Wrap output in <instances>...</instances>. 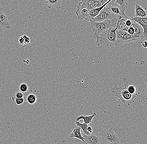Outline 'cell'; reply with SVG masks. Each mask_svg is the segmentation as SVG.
Instances as JSON below:
<instances>
[{
	"label": "cell",
	"instance_id": "cell-15",
	"mask_svg": "<svg viewBox=\"0 0 147 144\" xmlns=\"http://www.w3.org/2000/svg\"><path fill=\"white\" fill-rule=\"evenodd\" d=\"M96 115V113H94L92 115H88V116H84V115H80L76 117V121H79L80 120H83L84 122V123L86 124H89L92 122L93 119L94 117H95Z\"/></svg>",
	"mask_w": 147,
	"mask_h": 144
},
{
	"label": "cell",
	"instance_id": "cell-18",
	"mask_svg": "<svg viewBox=\"0 0 147 144\" xmlns=\"http://www.w3.org/2000/svg\"><path fill=\"white\" fill-rule=\"evenodd\" d=\"M134 41H135V40L133 37L126 31L125 35L123 37V38L119 41L117 46L125 44V43Z\"/></svg>",
	"mask_w": 147,
	"mask_h": 144
},
{
	"label": "cell",
	"instance_id": "cell-27",
	"mask_svg": "<svg viewBox=\"0 0 147 144\" xmlns=\"http://www.w3.org/2000/svg\"><path fill=\"white\" fill-rule=\"evenodd\" d=\"M23 36L24 37V39L25 44H29L30 42L29 37L26 35H24Z\"/></svg>",
	"mask_w": 147,
	"mask_h": 144
},
{
	"label": "cell",
	"instance_id": "cell-13",
	"mask_svg": "<svg viewBox=\"0 0 147 144\" xmlns=\"http://www.w3.org/2000/svg\"><path fill=\"white\" fill-rule=\"evenodd\" d=\"M81 129L80 127L78 126L74 127L72 132L70 134L69 137L71 138H77L84 143V137L81 133Z\"/></svg>",
	"mask_w": 147,
	"mask_h": 144
},
{
	"label": "cell",
	"instance_id": "cell-14",
	"mask_svg": "<svg viewBox=\"0 0 147 144\" xmlns=\"http://www.w3.org/2000/svg\"><path fill=\"white\" fill-rule=\"evenodd\" d=\"M135 17H146L147 12L146 8L144 9L139 4H136L135 8Z\"/></svg>",
	"mask_w": 147,
	"mask_h": 144
},
{
	"label": "cell",
	"instance_id": "cell-25",
	"mask_svg": "<svg viewBox=\"0 0 147 144\" xmlns=\"http://www.w3.org/2000/svg\"><path fill=\"white\" fill-rule=\"evenodd\" d=\"M24 98H16L15 102L16 103V104L17 105H19L24 103Z\"/></svg>",
	"mask_w": 147,
	"mask_h": 144
},
{
	"label": "cell",
	"instance_id": "cell-22",
	"mask_svg": "<svg viewBox=\"0 0 147 144\" xmlns=\"http://www.w3.org/2000/svg\"><path fill=\"white\" fill-rule=\"evenodd\" d=\"M26 100H27L28 103L30 104H34L36 102V96L33 94H29L28 95Z\"/></svg>",
	"mask_w": 147,
	"mask_h": 144
},
{
	"label": "cell",
	"instance_id": "cell-30",
	"mask_svg": "<svg viewBox=\"0 0 147 144\" xmlns=\"http://www.w3.org/2000/svg\"><path fill=\"white\" fill-rule=\"evenodd\" d=\"M87 131L88 133H90L92 134L93 132V130L91 127L88 125V127H87Z\"/></svg>",
	"mask_w": 147,
	"mask_h": 144
},
{
	"label": "cell",
	"instance_id": "cell-8",
	"mask_svg": "<svg viewBox=\"0 0 147 144\" xmlns=\"http://www.w3.org/2000/svg\"><path fill=\"white\" fill-rule=\"evenodd\" d=\"M115 0H113L106 5L112 14L115 17H117L119 15H126L122 10L120 6L118 4L115 3Z\"/></svg>",
	"mask_w": 147,
	"mask_h": 144
},
{
	"label": "cell",
	"instance_id": "cell-19",
	"mask_svg": "<svg viewBox=\"0 0 147 144\" xmlns=\"http://www.w3.org/2000/svg\"><path fill=\"white\" fill-rule=\"evenodd\" d=\"M128 18V16H126L118 20V22H117V30H123L124 28L127 27L125 21L126 19Z\"/></svg>",
	"mask_w": 147,
	"mask_h": 144
},
{
	"label": "cell",
	"instance_id": "cell-29",
	"mask_svg": "<svg viewBox=\"0 0 147 144\" xmlns=\"http://www.w3.org/2000/svg\"><path fill=\"white\" fill-rule=\"evenodd\" d=\"M18 42L20 43V44L22 45H25L24 39L23 36H21L19 38V39H18Z\"/></svg>",
	"mask_w": 147,
	"mask_h": 144
},
{
	"label": "cell",
	"instance_id": "cell-20",
	"mask_svg": "<svg viewBox=\"0 0 147 144\" xmlns=\"http://www.w3.org/2000/svg\"><path fill=\"white\" fill-rule=\"evenodd\" d=\"M75 123L77 126L79 127H80L81 129H82L84 135H89L91 134L90 133L87 132V128L88 126V125L84 123H80L79 121H75Z\"/></svg>",
	"mask_w": 147,
	"mask_h": 144
},
{
	"label": "cell",
	"instance_id": "cell-12",
	"mask_svg": "<svg viewBox=\"0 0 147 144\" xmlns=\"http://www.w3.org/2000/svg\"><path fill=\"white\" fill-rule=\"evenodd\" d=\"M81 2L90 10L96 9L102 5V3L97 0H81Z\"/></svg>",
	"mask_w": 147,
	"mask_h": 144
},
{
	"label": "cell",
	"instance_id": "cell-6",
	"mask_svg": "<svg viewBox=\"0 0 147 144\" xmlns=\"http://www.w3.org/2000/svg\"><path fill=\"white\" fill-rule=\"evenodd\" d=\"M114 18L115 16L111 13L107 6H106L101 10L97 16L95 18L91 19L94 21L100 22L106 20H112Z\"/></svg>",
	"mask_w": 147,
	"mask_h": 144
},
{
	"label": "cell",
	"instance_id": "cell-16",
	"mask_svg": "<svg viewBox=\"0 0 147 144\" xmlns=\"http://www.w3.org/2000/svg\"><path fill=\"white\" fill-rule=\"evenodd\" d=\"M112 1L113 0H109L106 3L102 5L100 7H98V8H96V9L90 10V18H92H92H95L96 16L98 15V14L100 13L101 10L103 9L107 4H109L110 2Z\"/></svg>",
	"mask_w": 147,
	"mask_h": 144
},
{
	"label": "cell",
	"instance_id": "cell-10",
	"mask_svg": "<svg viewBox=\"0 0 147 144\" xmlns=\"http://www.w3.org/2000/svg\"><path fill=\"white\" fill-rule=\"evenodd\" d=\"M135 29V33L134 35H132L134 38L135 41H138L139 39L144 38V33H143V29L140 25L137 23L133 21L132 25Z\"/></svg>",
	"mask_w": 147,
	"mask_h": 144
},
{
	"label": "cell",
	"instance_id": "cell-17",
	"mask_svg": "<svg viewBox=\"0 0 147 144\" xmlns=\"http://www.w3.org/2000/svg\"><path fill=\"white\" fill-rule=\"evenodd\" d=\"M61 0H46L45 3L50 8H54L58 9L61 8Z\"/></svg>",
	"mask_w": 147,
	"mask_h": 144
},
{
	"label": "cell",
	"instance_id": "cell-4",
	"mask_svg": "<svg viewBox=\"0 0 147 144\" xmlns=\"http://www.w3.org/2000/svg\"><path fill=\"white\" fill-rule=\"evenodd\" d=\"M103 144H119L121 140V135L113 127L105 129L101 134Z\"/></svg>",
	"mask_w": 147,
	"mask_h": 144
},
{
	"label": "cell",
	"instance_id": "cell-9",
	"mask_svg": "<svg viewBox=\"0 0 147 144\" xmlns=\"http://www.w3.org/2000/svg\"><path fill=\"white\" fill-rule=\"evenodd\" d=\"M11 25L8 21L5 10L2 8L0 13V28L11 29Z\"/></svg>",
	"mask_w": 147,
	"mask_h": 144
},
{
	"label": "cell",
	"instance_id": "cell-31",
	"mask_svg": "<svg viewBox=\"0 0 147 144\" xmlns=\"http://www.w3.org/2000/svg\"><path fill=\"white\" fill-rule=\"evenodd\" d=\"M142 46L143 47L145 48H146L147 47V41H144L143 43H142Z\"/></svg>",
	"mask_w": 147,
	"mask_h": 144
},
{
	"label": "cell",
	"instance_id": "cell-2",
	"mask_svg": "<svg viewBox=\"0 0 147 144\" xmlns=\"http://www.w3.org/2000/svg\"><path fill=\"white\" fill-rule=\"evenodd\" d=\"M123 80L124 87H118L115 85L113 89V92L114 93L115 96L117 98V100L123 102L124 105L130 106L134 102L136 95H132L127 90V87L129 86L128 80L124 78Z\"/></svg>",
	"mask_w": 147,
	"mask_h": 144
},
{
	"label": "cell",
	"instance_id": "cell-24",
	"mask_svg": "<svg viewBox=\"0 0 147 144\" xmlns=\"http://www.w3.org/2000/svg\"><path fill=\"white\" fill-rule=\"evenodd\" d=\"M19 89L22 92H26L28 90V86L25 83H22L19 86Z\"/></svg>",
	"mask_w": 147,
	"mask_h": 144
},
{
	"label": "cell",
	"instance_id": "cell-1",
	"mask_svg": "<svg viewBox=\"0 0 147 144\" xmlns=\"http://www.w3.org/2000/svg\"><path fill=\"white\" fill-rule=\"evenodd\" d=\"M117 26L115 27H110L107 29L100 34L99 35H94V38L96 40V45L105 46L108 48L115 46L116 41V31L117 30Z\"/></svg>",
	"mask_w": 147,
	"mask_h": 144
},
{
	"label": "cell",
	"instance_id": "cell-23",
	"mask_svg": "<svg viewBox=\"0 0 147 144\" xmlns=\"http://www.w3.org/2000/svg\"><path fill=\"white\" fill-rule=\"evenodd\" d=\"M127 90L132 95H136L137 90L136 86L134 85H130V86L129 85L127 87Z\"/></svg>",
	"mask_w": 147,
	"mask_h": 144
},
{
	"label": "cell",
	"instance_id": "cell-26",
	"mask_svg": "<svg viewBox=\"0 0 147 144\" xmlns=\"http://www.w3.org/2000/svg\"><path fill=\"white\" fill-rule=\"evenodd\" d=\"M133 21L131 20V18H129L126 19L125 21L126 25L127 27H129L131 26L133 23Z\"/></svg>",
	"mask_w": 147,
	"mask_h": 144
},
{
	"label": "cell",
	"instance_id": "cell-21",
	"mask_svg": "<svg viewBox=\"0 0 147 144\" xmlns=\"http://www.w3.org/2000/svg\"><path fill=\"white\" fill-rule=\"evenodd\" d=\"M115 3L119 5L124 12H125L128 5L127 0H115Z\"/></svg>",
	"mask_w": 147,
	"mask_h": 144
},
{
	"label": "cell",
	"instance_id": "cell-7",
	"mask_svg": "<svg viewBox=\"0 0 147 144\" xmlns=\"http://www.w3.org/2000/svg\"><path fill=\"white\" fill-rule=\"evenodd\" d=\"M85 144H103L101 135L92 133L89 135H84Z\"/></svg>",
	"mask_w": 147,
	"mask_h": 144
},
{
	"label": "cell",
	"instance_id": "cell-3",
	"mask_svg": "<svg viewBox=\"0 0 147 144\" xmlns=\"http://www.w3.org/2000/svg\"><path fill=\"white\" fill-rule=\"evenodd\" d=\"M118 21L117 17H115L112 20H106L100 22L94 21L90 18L89 21L94 34L98 35L108 28L116 27Z\"/></svg>",
	"mask_w": 147,
	"mask_h": 144
},
{
	"label": "cell",
	"instance_id": "cell-32",
	"mask_svg": "<svg viewBox=\"0 0 147 144\" xmlns=\"http://www.w3.org/2000/svg\"><path fill=\"white\" fill-rule=\"evenodd\" d=\"M102 1L103 5L105 3H106L109 0H102Z\"/></svg>",
	"mask_w": 147,
	"mask_h": 144
},
{
	"label": "cell",
	"instance_id": "cell-28",
	"mask_svg": "<svg viewBox=\"0 0 147 144\" xmlns=\"http://www.w3.org/2000/svg\"><path fill=\"white\" fill-rule=\"evenodd\" d=\"M15 97L16 98H24V94L22 92H18L16 94Z\"/></svg>",
	"mask_w": 147,
	"mask_h": 144
},
{
	"label": "cell",
	"instance_id": "cell-5",
	"mask_svg": "<svg viewBox=\"0 0 147 144\" xmlns=\"http://www.w3.org/2000/svg\"><path fill=\"white\" fill-rule=\"evenodd\" d=\"M76 14L79 20H84L87 21H90V10L82 3H79L77 6Z\"/></svg>",
	"mask_w": 147,
	"mask_h": 144
},
{
	"label": "cell",
	"instance_id": "cell-11",
	"mask_svg": "<svg viewBox=\"0 0 147 144\" xmlns=\"http://www.w3.org/2000/svg\"><path fill=\"white\" fill-rule=\"evenodd\" d=\"M133 21L137 23L140 25L143 29L144 38H146L147 35V18L146 17H135L131 18Z\"/></svg>",
	"mask_w": 147,
	"mask_h": 144
}]
</instances>
